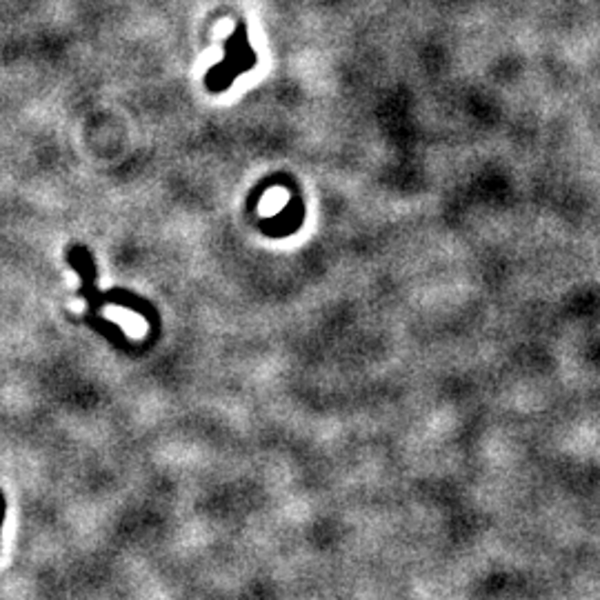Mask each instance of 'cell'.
Returning <instances> with one entry per match:
<instances>
[{
    "instance_id": "cell-1",
    "label": "cell",
    "mask_w": 600,
    "mask_h": 600,
    "mask_svg": "<svg viewBox=\"0 0 600 600\" xmlns=\"http://www.w3.org/2000/svg\"><path fill=\"white\" fill-rule=\"evenodd\" d=\"M5 511H7V500H5V494H3V491H0V530H3Z\"/></svg>"
}]
</instances>
